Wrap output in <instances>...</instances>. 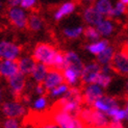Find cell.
<instances>
[{
    "label": "cell",
    "instance_id": "6da1fadb",
    "mask_svg": "<svg viewBox=\"0 0 128 128\" xmlns=\"http://www.w3.org/2000/svg\"><path fill=\"white\" fill-rule=\"evenodd\" d=\"M50 119L60 128H84L86 126L75 114L66 112H50L47 110Z\"/></svg>",
    "mask_w": 128,
    "mask_h": 128
},
{
    "label": "cell",
    "instance_id": "7a4b0ae2",
    "mask_svg": "<svg viewBox=\"0 0 128 128\" xmlns=\"http://www.w3.org/2000/svg\"><path fill=\"white\" fill-rule=\"evenodd\" d=\"M54 46L48 43H38L32 51V56L36 62H42L49 68L52 65L54 55L56 53Z\"/></svg>",
    "mask_w": 128,
    "mask_h": 128
},
{
    "label": "cell",
    "instance_id": "3957f363",
    "mask_svg": "<svg viewBox=\"0 0 128 128\" xmlns=\"http://www.w3.org/2000/svg\"><path fill=\"white\" fill-rule=\"evenodd\" d=\"M1 112L5 118H22L27 114L26 107H25L20 101H8L1 104Z\"/></svg>",
    "mask_w": 128,
    "mask_h": 128
},
{
    "label": "cell",
    "instance_id": "277c9868",
    "mask_svg": "<svg viewBox=\"0 0 128 128\" xmlns=\"http://www.w3.org/2000/svg\"><path fill=\"white\" fill-rule=\"evenodd\" d=\"M8 84L12 97L17 101H20L22 95L24 94L25 86H26V77H25V75L21 72H18L8 79Z\"/></svg>",
    "mask_w": 128,
    "mask_h": 128
},
{
    "label": "cell",
    "instance_id": "5b68a950",
    "mask_svg": "<svg viewBox=\"0 0 128 128\" xmlns=\"http://www.w3.org/2000/svg\"><path fill=\"white\" fill-rule=\"evenodd\" d=\"M100 72H101V65L97 62H92L84 65L80 74L81 84L86 86V84H95Z\"/></svg>",
    "mask_w": 128,
    "mask_h": 128
},
{
    "label": "cell",
    "instance_id": "8992f818",
    "mask_svg": "<svg viewBox=\"0 0 128 128\" xmlns=\"http://www.w3.org/2000/svg\"><path fill=\"white\" fill-rule=\"evenodd\" d=\"M110 67L114 72L119 75L128 76V52L124 49L116 52L110 62Z\"/></svg>",
    "mask_w": 128,
    "mask_h": 128
},
{
    "label": "cell",
    "instance_id": "52a82bcc",
    "mask_svg": "<svg viewBox=\"0 0 128 128\" xmlns=\"http://www.w3.org/2000/svg\"><path fill=\"white\" fill-rule=\"evenodd\" d=\"M8 19L10 20V24L18 29L27 28V19L28 16L25 14L22 8H10L8 10Z\"/></svg>",
    "mask_w": 128,
    "mask_h": 128
},
{
    "label": "cell",
    "instance_id": "ba28073f",
    "mask_svg": "<svg viewBox=\"0 0 128 128\" xmlns=\"http://www.w3.org/2000/svg\"><path fill=\"white\" fill-rule=\"evenodd\" d=\"M104 95V88L97 84H86L82 91V102L88 106H93L94 102Z\"/></svg>",
    "mask_w": 128,
    "mask_h": 128
},
{
    "label": "cell",
    "instance_id": "9c48e42d",
    "mask_svg": "<svg viewBox=\"0 0 128 128\" xmlns=\"http://www.w3.org/2000/svg\"><path fill=\"white\" fill-rule=\"evenodd\" d=\"M65 82L64 80V75H62V71L57 69H53V68H49L48 69V73L45 77L44 81H43V86L46 88V92L48 95V92L51 88H53L55 86H57L58 84Z\"/></svg>",
    "mask_w": 128,
    "mask_h": 128
},
{
    "label": "cell",
    "instance_id": "30bf717a",
    "mask_svg": "<svg viewBox=\"0 0 128 128\" xmlns=\"http://www.w3.org/2000/svg\"><path fill=\"white\" fill-rule=\"evenodd\" d=\"M119 101L116 97H112V96H108V95H103L102 97H100L99 99H97L94 104H93V108L97 110L99 112H104L105 114L112 110V108L119 106Z\"/></svg>",
    "mask_w": 128,
    "mask_h": 128
},
{
    "label": "cell",
    "instance_id": "8fae6325",
    "mask_svg": "<svg viewBox=\"0 0 128 128\" xmlns=\"http://www.w3.org/2000/svg\"><path fill=\"white\" fill-rule=\"evenodd\" d=\"M21 53V47L18 45L8 42L1 41L0 42V57L6 60H17Z\"/></svg>",
    "mask_w": 128,
    "mask_h": 128
},
{
    "label": "cell",
    "instance_id": "7c38bea8",
    "mask_svg": "<svg viewBox=\"0 0 128 128\" xmlns=\"http://www.w3.org/2000/svg\"><path fill=\"white\" fill-rule=\"evenodd\" d=\"M81 16H82V19H84V23L86 25H91V26L98 25L105 18L95 8L94 4H90V5L86 6V8L82 10Z\"/></svg>",
    "mask_w": 128,
    "mask_h": 128
},
{
    "label": "cell",
    "instance_id": "4fadbf2b",
    "mask_svg": "<svg viewBox=\"0 0 128 128\" xmlns=\"http://www.w3.org/2000/svg\"><path fill=\"white\" fill-rule=\"evenodd\" d=\"M64 57H65V60H64L62 70L66 68H70L75 70L77 73L81 74L82 69L84 67V64L82 62L81 58L77 53L74 52V51H66V52H64Z\"/></svg>",
    "mask_w": 128,
    "mask_h": 128
},
{
    "label": "cell",
    "instance_id": "5bb4252c",
    "mask_svg": "<svg viewBox=\"0 0 128 128\" xmlns=\"http://www.w3.org/2000/svg\"><path fill=\"white\" fill-rule=\"evenodd\" d=\"M19 72L17 60H6L0 57V76L8 79Z\"/></svg>",
    "mask_w": 128,
    "mask_h": 128
},
{
    "label": "cell",
    "instance_id": "9a60e30c",
    "mask_svg": "<svg viewBox=\"0 0 128 128\" xmlns=\"http://www.w3.org/2000/svg\"><path fill=\"white\" fill-rule=\"evenodd\" d=\"M76 8V3L74 1H67L65 3H62L60 6L57 8V10L54 12L53 18L55 21H60L65 17L71 15L72 12H74Z\"/></svg>",
    "mask_w": 128,
    "mask_h": 128
},
{
    "label": "cell",
    "instance_id": "2e32d148",
    "mask_svg": "<svg viewBox=\"0 0 128 128\" xmlns=\"http://www.w3.org/2000/svg\"><path fill=\"white\" fill-rule=\"evenodd\" d=\"M18 60V68L19 72L23 73L24 75H30L32 73L36 65V62L32 56H25L17 60Z\"/></svg>",
    "mask_w": 128,
    "mask_h": 128
},
{
    "label": "cell",
    "instance_id": "e0dca14e",
    "mask_svg": "<svg viewBox=\"0 0 128 128\" xmlns=\"http://www.w3.org/2000/svg\"><path fill=\"white\" fill-rule=\"evenodd\" d=\"M96 29L98 30V32L100 34L101 36H110L114 34V23L110 20V18H104L98 25H96Z\"/></svg>",
    "mask_w": 128,
    "mask_h": 128
},
{
    "label": "cell",
    "instance_id": "ac0fdd59",
    "mask_svg": "<svg viewBox=\"0 0 128 128\" xmlns=\"http://www.w3.org/2000/svg\"><path fill=\"white\" fill-rule=\"evenodd\" d=\"M114 53H116V49H114V47L108 45V46L102 51L101 53H99L97 56H96V62H97L98 64H100L101 66L110 65Z\"/></svg>",
    "mask_w": 128,
    "mask_h": 128
},
{
    "label": "cell",
    "instance_id": "d6986e66",
    "mask_svg": "<svg viewBox=\"0 0 128 128\" xmlns=\"http://www.w3.org/2000/svg\"><path fill=\"white\" fill-rule=\"evenodd\" d=\"M108 45H110V42H108L106 39H100L98 41H94L91 42L90 44H88L86 46V49L88 50V53H91L95 56H97L99 53H101Z\"/></svg>",
    "mask_w": 128,
    "mask_h": 128
},
{
    "label": "cell",
    "instance_id": "ffe728a7",
    "mask_svg": "<svg viewBox=\"0 0 128 128\" xmlns=\"http://www.w3.org/2000/svg\"><path fill=\"white\" fill-rule=\"evenodd\" d=\"M48 69H49L48 66L44 65V64H42V62H36L34 71L30 75L36 84H43V81H44L45 77H46V75L48 73Z\"/></svg>",
    "mask_w": 128,
    "mask_h": 128
},
{
    "label": "cell",
    "instance_id": "44dd1931",
    "mask_svg": "<svg viewBox=\"0 0 128 128\" xmlns=\"http://www.w3.org/2000/svg\"><path fill=\"white\" fill-rule=\"evenodd\" d=\"M27 28L32 31V32H38L42 30L43 28V20L42 18L36 14V12H31L27 19Z\"/></svg>",
    "mask_w": 128,
    "mask_h": 128
},
{
    "label": "cell",
    "instance_id": "7402d4cb",
    "mask_svg": "<svg viewBox=\"0 0 128 128\" xmlns=\"http://www.w3.org/2000/svg\"><path fill=\"white\" fill-rule=\"evenodd\" d=\"M62 75H64V80L67 84L70 86H75L80 80V74L77 73L73 69L66 68L62 70Z\"/></svg>",
    "mask_w": 128,
    "mask_h": 128
},
{
    "label": "cell",
    "instance_id": "603a6c76",
    "mask_svg": "<svg viewBox=\"0 0 128 128\" xmlns=\"http://www.w3.org/2000/svg\"><path fill=\"white\" fill-rule=\"evenodd\" d=\"M94 6L102 16L108 18L114 5L110 0H96L94 3Z\"/></svg>",
    "mask_w": 128,
    "mask_h": 128
},
{
    "label": "cell",
    "instance_id": "cb8c5ba5",
    "mask_svg": "<svg viewBox=\"0 0 128 128\" xmlns=\"http://www.w3.org/2000/svg\"><path fill=\"white\" fill-rule=\"evenodd\" d=\"M106 116L108 118H110V121L112 122H121L122 123L123 121H126V112H125V110L123 107H121L120 105L112 108V110H110Z\"/></svg>",
    "mask_w": 128,
    "mask_h": 128
},
{
    "label": "cell",
    "instance_id": "d4e9b609",
    "mask_svg": "<svg viewBox=\"0 0 128 128\" xmlns=\"http://www.w3.org/2000/svg\"><path fill=\"white\" fill-rule=\"evenodd\" d=\"M126 12H127V5L124 4L123 2H121L119 0V1H117L116 3H114V5L112 6V12H110V16H108V18L114 19V18L122 17L123 15L126 14Z\"/></svg>",
    "mask_w": 128,
    "mask_h": 128
},
{
    "label": "cell",
    "instance_id": "484cf974",
    "mask_svg": "<svg viewBox=\"0 0 128 128\" xmlns=\"http://www.w3.org/2000/svg\"><path fill=\"white\" fill-rule=\"evenodd\" d=\"M62 34L69 40L78 39V38H80L82 36V34H84V26L79 25V26L73 27V28H65L62 30Z\"/></svg>",
    "mask_w": 128,
    "mask_h": 128
},
{
    "label": "cell",
    "instance_id": "4316f807",
    "mask_svg": "<svg viewBox=\"0 0 128 128\" xmlns=\"http://www.w3.org/2000/svg\"><path fill=\"white\" fill-rule=\"evenodd\" d=\"M84 34L86 36V39L90 40L91 42H94V41H98L100 40V34L98 32V30L96 29L95 26H91V25H88L86 27L84 28Z\"/></svg>",
    "mask_w": 128,
    "mask_h": 128
},
{
    "label": "cell",
    "instance_id": "83f0119b",
    "mask_svg": "<svg viewBox=\"0 0 128 128\" xmlns=\"http://www.w3.org/2000/svg\"><path fill=\"white\" fill-rule=\"evenodd\" d=\"M112 76L110 73H104V72H100V74L98 75L97 77V80H96L95 84H99L101 88H106L110 86V84H112Z\"/></svg>",
    "mask_w": 128,
    "mask_h": 128
},
{
    "label": "cell",
    "instance_id": "f1b7e54d",
    "mask_svg": "<svg viewBox=\"0 0 128 128\" xmlns=\"http://www.w3.org/2000/svg\"><path fill=\"white\" fill-rule=\"evenodd\" d=\"M69 88H70L69 84H67L66 82H62V84H58L57 86L51 88L50 91L48 92V95L51 96V97H58V96H62L69 90Z\"/></svg>",
    "mask_w": 128,
    "mask_h": 128
},
{
    "label": "cell",
    "instance_id": "f546056e",
    "mask_svg": "<svg viewBox=\"0 0 128 128\" xmlns=\"http://www.w3.org/2000/svg\"><path fill=\"white\" fill-rule=\"evenodd\" d=\"M47 105H48V101H47L46 96H41V97H39L36 100L34 101L32 107L38 112H42L47 107Z\"/></svg>",
    "mask_w": 128,
    "mask_h": 128
},
{
    "label": "cell",
    "instance_id": "4dcf8cb0",
    "mask_svg": "<svg viewBox=\"0 0 128 128\" xmlns=\"http://www.w3.org/2000/svg\"><path fill=\"white\" fill-rule=\"evenodd\" d=\"M1 128H22V126L16 118H6L2 121Z\"/></svg>",
    "mask_w": 128,
    "mask_h": 128
},
{
    "label": "cell",
    "instance_id": "1f68e13d",
    "mask_svg": "<svg viewBox=\"0 0 128 128\" xmlns=\"http://www.w3.org/2000/svg\"><path fill=\"white\" fill-rule=\"evenodd\" d=\"M38 3V0H22L20 6L24 10H34L36 5Z\"/></svg>",
    "mask_w": 128,
    "mask_h": 128
},
{
    "label": "cell",
    "instance_id": "d6a6232c",
    "mask_svg": "<svg viewBox=\"0 0 128 128\" xmlns=\"http://www.w3.org/2000/svg\"><path fill=\"white\" fill-rule=\"evenodd\" d=\"M34 128H60L58 126H57L55 123L51 122V121H47V122H44L43 124L36 126Z\"/></svg>",
    "mask_w": 128,
    "mask_h": 128
},
{
    "label": "cell",
    "instance_id": "836d02e7",
    "mask_svg": "<svg viewBox=\"0 0 128 128\" xmlns=\"http://www.w3.org/2000/svg\"><path fill=\"white\" fill-rule=\"evenodd\" d=\"M22 0H8V5L10 8H15V6H18L21 4Z\"/></svg>",
    "mask_w": 128,
    "mask_h": 128
},
{
    "label": "cell",
    "instance_id": "e575fe53",
    "mask_svg": "<svg viewBox=\"0 0 128 128\" xmlns=\"http://www.w3.org/2000/svg\"><path fill=\"white\" fill-rule=\"evenodd\" d=\"M96 0H75L74 2H80V3H88V4H94Z\"/></svg>",
    "mask_w": 128,
    "mask_h": 128
},
{
    "label": "cell",
    "instance_id": "d590c367",
    "mask_svg": "<svg viewBox=\"0 0 128 128\" xmlns=\"http://www.w3.org/2000/svg\"><path fill=\"white\" fill-rule=\"evenodd\" d=\"M124 110H125V112H126V121L128 122V98L125 100V103H124Z\"/></svg>",
    "mask_w": 128,
    "mask_h": 128
},
{
    "label": "cell",
    "instance_id": "8d00e7d4",
    "mask_svg": "<svg viewBox=\"0 0 128 128\" xmlns=\"http://www.w3.org/2000/svg\"><path fill=\"white\" fill-rule=\"evenodd\" d=\"M124 91L126 93V95L128 96V77L126 79V82H125V86H124Z\"/></svg>",
    "mask_w": 128,
    "mask_h": 128
},
{
    "label": "cell",
    "instance_id": "74e56055",
    "mask_svg": "<svg viewBox=\"0 0 128 128\" xmlns=\"http://www.w3.org/2000/svg\"><path fill=\"white\" fill-rule=\"evenodd\" d=\"M124 50L128 52V40H127V41L125 42V44H124Z\"/></svg>",
    "mask_w": 128,
    "mask_h": 128
},
{
    "label": "cell",
    "instance_id": "f35d334b",
    "mask_svg": "<svg viewBox=\"0 0 128 128\" xmlns=\"http://www.w3.org/2000/svg\"><path fill=\"white\" fill-rule=\"evenodd\" d=\"M120 1H121V2H123L124 4H126V5L128 6V0H120Z\"/></svg>",
    "mask_w": 128,
    "mask_h": 128
},
{
    "label": "cell",
    "instance_id": "ab89813d",
    "mask_svg": "<svg viewBox=\"0 0 128 128\" xmlns=\"http://www.w3.org/2000/svg\"><path fill=\"white\" fill-rule=\"evenodd\" d=\"M1 99H2V91H1V88H0V102H1Z\"/></svg>",
    "mask_w": 128,
    "mask_h": 128
},
{
    "label": "cell",
    "instance_id": "60d3db41",
    "mask_svg": "<svg viewBox=\"0 0 128 128\" xmlns=\"http://www.w3.org/2000/svg\"><path fill=\"white\" fill-rule=\"evenodd\" d=\"M2 8V3H1V1H0V10Z\"/></svg>",
    "mask_w": 128,
    "mask_h": 128
},
{
    "label": "cell",
    "instance_id": "b9f144b4",
    "mask_svg": "<svg viewBox=\"0 0 128 128\" xmlns=\"http://www.w3.org/2000/svg\"><path fill=\"white\" fill-rule=\"evenodd\" d=\"M93 128H94V127H93Z\"/></svg>",
    "mask_w": 128,
    "mask_h": 128
}]
</instances>
